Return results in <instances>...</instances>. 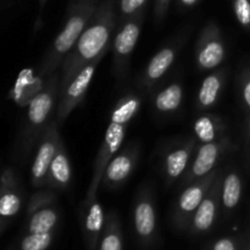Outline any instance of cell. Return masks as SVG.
Masks as SVG:
<instances>
[{
	"label": "cell",
	"instance_id": "6da1fadb",
	"mask_svg": "<svg viewBox=\"0 0 250 250\" xmlns=\"http://www.w3.org/2000/svg\"><path fill=\"white\" fill-rule=\"evenodd\" d=\"M115 26V0H105L102 5H99L75 48L68 53L61 65L60 95L88 62L110 46Z\"/></svg>",
	"mask_w": 250,
	"mask_h": 250
},
{
	"label": "cell",
	"instance_id": "7a4b0ae2",
	"mask_svg": "<svg viewBox=\"0 0 250 250\" xmlns=\"http://www.w3.org/2000/svg\"><path fill=\"white\" fill-rule=\"evenodd\" d=\"M141 107V98L134 93L125 95L117 102L114 111L111 114L110 124L105 131V137L103 139L102 146L98 151L97 159L94 161L93 168V177L90 185L85 193V199H94L97 198L98 189L102 185V178L107 164L112 158L119 153L128 125L136 116Z\"/></svg>",
	"mask_w": 250,
	"mask_h": 250
},
{
	"label": "cell",
	"instance_id": "3957f363",
	"mask_svg": "<svg viewBox=\"0 0 250 250\" xmlns=\"http://www.w3.org/2000/svg\"><path fill=\"white\" fill-rule=\"evenodd\" d=\"M98 5L92 1H77L70 5L63 28L56 36L53 45L49 48L41 65L39 75L49 76L61 67L63 60L75 48L78 39L89 24L98 10Z\"/></svg>",
	"mask_w": 250,
	"mask_h": 250
},
{
	"label": "cell",
	"instance_id": "277c9868",
	"mask_svg": "<svg viewBox=\"0 0 250 250\" xmlns=\"http://www.w3.org/2000/svg\"><path fill=\"white\" fill-rule=\"evenodd\" d=\"M58 95H60V75L54 72L49 75L48 82L42 92H39L29 103L23 132L24 151L31 150L37 139L41 138L43 132L45 131L49 125V116Z\"/></svg>",
	"mask_w": 250,
	"mask_h": 250
},
{
	"label": "cell",
	"instance_id": "5b68a950",
	"mask_svg": "<svg viewBox=\"0 0 250 250\" xmlns=\"http://www.w3.org/2000/svg\"><path fill=\"white\" fill-rule=\"evenodd\" d=\"M109 49L110 46H107L100 55H98L97 58L93 59L90 62H88L87 65L80 71V73L71 81L68 87L66 88L62 92V94L60 95V102H59L58 111H56V122H58L59 125L62 124V122L67 119L68 115H70L71 112L82 103V100L84 99L85 93H87L88 88H89V84L90 82H92L95 70L98 68V65H99L100 61L103 60V58L106 55Z\"/></svg>",
	"mask_w": 250,
	"mask_h": 250
},
{
	"label": "cell",
	"instance_id": "8992f818",
	"mask_svg": "<svg viewBox=\"0 0 250 250\" xmlns=\"http://www.w3.org/2000/svg\"><path fill=\"white\" fill-rule=\"evenodd\" d=\"M226 58V45L221 31L215 21H210L203 28L195 45V61L200 70L208 71L219 67Z\"/></svg>",
	"mask_w": 250,
	"mask_h": 250
},
{
	"label": "cell",
	"instance_id": "52a82bcc",
	"mask_svg": "<svg viewBox=\"0 0 250 250\" xmlns=\"http://www.w3.org/2000/svg\"><path fill=\"white\" fill-rule=\"evenodd\" d=\"M143 11L138 12L129 19L124 20V24L117 31L112 44V56H114V70L116 75H121L128 66L132 51L136 48L143 24Z\"/></svg>",
	"mask_w": 250,
	"mask_h": 250
},
{
	"label": "cell",
	"instance_id": "ba28073f",
	"mask_svg": "<svg viewBox=\"0 0 250 250\" xmlns=\"http://www.w3.org/2000/svg\"><path fill=\"white\" fill-rule=\"evenodd\" d=\"M61 137L59 133V124L56 121L50 122L41 137V143L34 156L32 165V183L33 187L42 188L45 186L46 175L49 167L58 153L61 144Z\"/></svg>",
	"mask_w": 250,
	"mask_h": 250
},
{
	"label": "cell",
	"instance_id": "9c48e42d",
	"mask_svg": "<svg viewBox=\"0 0 250 250\" xmlns=\"http://www.w3.org/2000/svg\"><path fill=\"white\" fill-rule=\"evenodd\" d=\"M56 194L53 190H39L31 197L28 212L29 233H48L58 222V212L51 205L56 200Z\"/></svg>",
	"mask_w": 250,
	"mask_h": 250
},
{
	"label": "cell",
	"instance_id": "30bf717a",
	"mask_svg": "<svg viewBox=\"0 0 250 250\" xmlns=\"http://www.w3.org/2000/svg\"><path fill=\"white\" fill-rule=\"evenodd\" d=\"M138 156L139 149L137 144H131L117 153L107 164L100 186L104 189H116L124 185L136 168Z\"/></svg>",
	"mask_w": 250,
	"mask_h": 250
},
{
	"label": "cell",
	"instance_id": "8fae6325",
	"mask_svg": "<svg viewBox=\"0 0 250 250\" xmlns=\"http://www.w3.org/2000/svg\"><path fill=\"white\" fill-rule=\"evenodd\" d=\"M229 144V142L225 137L219 141L211 142V143H203L198 150L197 156L193 160L192 166L183 180V183L188 186L214 171L220 156L226 150Z\"/></svg>",
	"mask_w": 250,
	"mask_h": 250
},
{
	"label": "cell",
	"instance_id": "7c38bea8",
	"mask_svg": "<svg viewBox=\"0 0 250 250\" xmlns=\"http://www.w3.org/2000/svg\"><path fill=\"white\" fill-rule=\"evenodd\" d=\"M219 175L220 170L215 168L214 171L208 173L207 176L188 185L187 188L183 190L182 194L178 198L177 211L185 217H188L193 212L197 211V209L202 204L203 200L205 199L212 183L215 182Z\"/></svg>",
	"mask_w": 250,
	"mask_h": 250
},
{
	"label": "cell",
	"instance_id": "4fadbf2b",
	"mask_svg": "<svg viewBox=\"0 0 250 250\" xmlns=\"http://www.w3.org/2000/svg\"><path fill=\"white\" fill-rule=\"evenodd\" d=\"M0 215L2 219L15 216L22 205V195L20 190L16 172L11 167H6L1 173V188H0Z\"/></svg>",
	"mask_w": 250,
	"mask_h": 250
},
{
	"label": "cell",
	"instance_id": "5bb4252c",
	"mask_svg": "<svg viewBox=\"0 0 250 250\" xmlns=\"http://www.w3.org/2000/svg\"><path fill=\"white\" fill-rule=\"evenodd\" d=\"M221 183L222 178L221 173H220L215 182L212 183L205 199L203 200L202 204L195 211L194 216H193V227L197 231H208L214 224L219 203L221 200Z\"/></svg>",
	"mask_w": 250,
	"mask_h": 250
},
{
	"label": "cell",
	"instance_id": "9a60e30c",
	"mask_svg": "<svg viewBox=\"0 0 250 250\" xmlns=\"http://www.w3.org/2000/svg\"><path fill=\"white\" fill-rule=\"evenodd\" d=\"M177 49L178 45L165 46L151 58L141 77L142 87L149 89L156 81L160 80L167 72L177 56Z\"/></svg>",
	"mask_w": 250,
	"mask_h": 250
},
{
	"label": "cell",
	"instance_id": "2e32d148",
	"mask_svg": "<svg viewBox=\"0 0 250 250\" xmlns=\"http://www.w3.org/2000/svg\"><path fill=\"white\" fill-rule=\"evenodd\" d=\"M194 148V139L189 138L182 146H178L177 148L168 151L164 159V173L167 182H173L185 173Z\"/></svg>",
	"mask_w": 250,
	"mask_h": 250
},
{
	"label": "cell",
	"instance_id": "e0dca14e",
	"mask_svg": "<svg viewBox=\"0 0 250 250\" xmlns=\"http://www.w3.org/2000/svg\"><path fill=\"white\" fill-rule=\"evenodd\" d=\"M71 176H72V170H71L70 158L63 146V142H61L60 148L49 167L45 186L50 189L63 190L70 186Z\"/></svg>",
	"mask_w": 250,
	"mask_h": 250
},
{
	"label": "cell",
	"instance_id": "ac0fdd59",
	"mask_svg": "<svg viewBox=\"0 0 250 250\" xmlns=\"http://www.w3.org/2000/svg\"><path fill=\"white\" fill-rule=\"evenodd\" d=\"M155 208L148 192H142L134 207V226L139 236L149 237L155 229Z\"/></svg>",
	"mask_w": 250,
	"mask_h": 250
},
{
	"label": "cell",
	"instance_id": "d6986e66",
	"mask_svg": "<svg viewBox=\"0 0 250 250\" xmlns=\"http://www.w3.org/2000/svg\"><path fill=\"white\" fill-rule=\"evenodd\" d=\"M225 71L217 70L204 78L198 92V106L199 109H208L214 106L219 100L224 89Z\"/></svg>",
	"mask_w": 250,
	"mask_h": 250
},
{
	"label": "cell",
	"instance_id": "ffe728a7",
	"mask_svg": "<svg viewBox=\"0 0 250 250\" xmlns=\"http://www.w3.org/2000/svg\"><path fill=\"white\" fill-rule=\"evenodd\" d=\"M193 131L202 143H211L224 138L222 134L225 131V125L216 115L205 114L195 120L193 124Z\"/></svg>",
	"mask_w": 250,
	"mask_h": 250
},
{
	"label": "cell",
	"instance_id": "44dd1931",
	"mask_svg": "<svg viewBox=\"0 0 250 250\" xmlns=\"http://www.w3.org/2000/svg\"><path fill=\"white\" fill-rule=\"evenodd\" d=\"M44 88L42 76H33L31 71H24L20 75L19 81H17L16 87L11 92V97L19 103L21 106H24V104L31 103L32 99L42 92Z\"/></svg>",
	"mask_w": 250,
	"mask_h": 250
},
{
	"label": "cell",
	"instance_id": "7402d4cb",
	"mask_svg": "<svg viewBox=\"0 0 250 250\" xmlns=\"http://www.w3.org/2000/svg\"><path fill=\"white\" fill-rule=\"evenodd\" d=\"M183 100V87L180 83H172L161 90L154 100L156 110L164 114L175 112L180 109Z\"/></svg>",
	"mask_w": 250,
	"mask_h": 250
},
{
	"label": "cell",
	"instance_id": "603a6c76",
	"mask_svg": "<svg viewBox=\"0 0 250 250\" xmlns=\"http://www.w3.org/2000/svg\"><path fill=\"white\" fill-rule=\"evenodd\" d=\"M242 195V181L236 172H231L222 178L221 203L226 209L231 210L238 205Z\"/></svg>",
	"mask_w": 250,
	"mask_h": 250
},
{
	"label": "cell",
	"instance_id": "cb8c5ba5",
	"mask_svg": "<svg viewBox=\"0 0 250 250\" xmlns=\"http://www.w3.org/2000/svg\"><path fill=\"white\" fill-rule=\"evenodd\" d=\"M85 205H87V211H85L84 227L85 231L89 234L97 236L102 229L103 224H104V212H103L102 207L97 198L94 199H85Z\"/></svg>",
	"mask_w": 250,
	"mask_h": 250
},
{
	"label": "cell",
	"instance_id": "d4e9b609",
	"mask_svg": "<svg viewBox=\"0 0 250 250\" xmlns=\"http://www.w3.org/2000/svg\"><path fill=\"white\" fill-rule=\"evenodd\" d=\"M51 236L48 233H29L22 241V250H45L50 246Z\"/></svg>",
	"mask_w": 250,
	"mask_h": 250
},
{
	"label": "cell",
	"instance_id": "484cf974",
	"mask_svg": "<svg viewBox=\"0 0 250 250\" xmlns=\"http://www.w3.org/2000/svg\"><path fill=\"white\" fill-rule=\"evenodd\" d=\"M148 0H119V10L122 20L129 19L143 11Z\"/></svg>",
	"mask_w": 250,
	"mask_h": 250
},
{
	"label": "cell",
	"instance_id": "4316f807",
	"mask_svg": "<svg viewBox=\"0 0 250 250\" xmlns=\"http://www.w3.org/2000/svg\"><path fill=\"white\" fill-rule=\"evenodd\" d=\"M233 12L243 27H250V0H232Z\"/></svg>",
	"mask_w": 250,
	"mask_h": 250
},
{
	"label": "cell",
	"instance_id": "83f0119b",
	"mask_svg": "<svg viewBox=\"0 0 250 250\" xmlns=\"http://www.w3.org/2000/svg\"><path fill=\"white\" fill-rule=\"evenodd\" d=\"M100 250H122L121 238L115 229L109 231L102 242Z\"/></svg>",
	"mask_w": 250,
	"mask_h": 250
},
{
	"label": "cell",
	"instance_id": "f1b7e54d",
	"mask_svg": "<svg viewBox=\"0 0 250 250\" xmlns=\"http://www.w3.org/2000/svg\"><path fill=\"white\" fill-rule=\"evenodd\" d=\"M171 0H155V7H154V16L158 22L165 17L166 12H167L168 6H170Z\"/></svg>",
	"mask_w": 250,
	"mask_h": 250
},
{
	"label": "cell",
	"instance_id": "f546056e",
	"mask_svg": "<svg viewBox=\"0 0 250 250\" xmlns=\"http://www.w3.org/2000/svg\"><path fill=\"white\" fill-rule=\"evenodd\" d=\"M214 250H236L234 249L233 242L229 239H220L216 244H215Z\"/></svg>",
	"mask_w": 250,
	"mask_h": 250
},
{
	"label": "cell",
	"instance_id": "4dcf8cb0",
	"mask_svg": "<svg viewBox=\"0 0 250 250\" xmlns=\"http://www.w3.org/2000/svg\"><path fill=\"white\" fill-rule=\"evenodd\" d=\"M242 98H243L244 104L250 109V78L242 87Z\"/></svg>",
	"mask_w": 250,
	"mask_h": 250
},
{
	"label": "cell",
	"instance_id": "1f68e13d",
	"mask_svg": "<svg viewBox=\"0 0 250 250\" xmlns=\"http://www.w3.org/2000/svg\"><path fill=\"white\" fill-rule=\"evenodd\" d=\"M200 0H178L180 5L185 9H189V7H193L194 5H197Z\"/></svg>",
	"mask_w": 250,
	"mask_h": 250
},
{
	"label": "cell",
	"instance_id": "d6a6232c",
	"mask_svg": "<svg viewBox=\"0 0 250 250\" xmlns=\"http://www.w3.org/2000/svg\"><path fill=\"white\" fill-rule=\"evenodd\" d=\"M46 1H48V0H39V11L41 12H42V10L44 9V6H45Z\"/></svg>",
	"mask_w": 250,
	"mask_h": 250
},
{
	"label": "cell",
	"instance_id": "836d02e7",
	"mask_svg": "<svg viewBox=\"0 0 250 250\" xmlns=\"http://www.w3.org/2000/svg\"><path fill=\"white\" fill-rule=\"evenodd\" d=\"M77 1H92V2H94L95 0H77Z\"/></svg>",
	"mask_w": 250,
	"mask_h": 250
},
{
	"label": "cell",
	"instance_id": "e575fe53",
	"mask_svg": "<svg viewBox=\"0 0 250 250\" xmlns=\"http://www.w3.org/2000/svg\"><path fill=\"white\" fill-rule=\"evenodd\" d=\"M249 136H250V122H249Z\"/></svg>",
	"mask_w": 250,
	"mask_h": 250
}]
</instances>
